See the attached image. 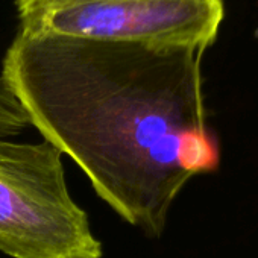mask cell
I'll list each match as a JSON object with an SVG mask.
<instances>
[{"mask_svg": "<svg viewBox=\"0 0 258 258\" xmlns=\"http://www.w3.org/2000/svg\"><path fill=\"white\" fill-rule=\"evenodd\" d=\"M19 32L205 52L223 0H16Z\"/></svg>", "mask_w": 258, "mask_h": 258, "instance_id": "3", "label": "cell"}, {"mask_svg": "<svg viewBox=\"0 0 258 258\" xmlns=\"http://www.w3.org/2000/svg\"><path fill=\"white\" fill-rule=\"evenodd\" d=\"M58 148L0 139V252L14 258H102L72 199Z\"/></svg>", "mask_w": 258, "mask_h": 258, "instance_id": "2", "label": "cell"}, {"mask_svg": "<svg viewBox=\"0 0 258 258\" xmlns=\"http://www.w3.org/2000/svg\"><path fill=\"white\" fill-rule=\"evenodd\" d=\"M204 52L17 34L2 78L43 139L69 155L123 220L149 237L195 176L219 169Z\"/></svg>", "mask_w": 258, "mask_h": 258, "instance_id": "1", "label": "cell"}, {"mask_svg": "<svg viewBox=\"0 0 258 258\" xmlns=\"http://www.w3.org/2000/svg\"><path fill=\"white\" fill-rule=\"evenodd\" d=\"M32 126L31 117L17 94L0 76V139L22 134Z\"/></svg>", "mask_w": 258, "mask_h": 258, "instance_id": "4", "label": "cell"}]
</instances>
